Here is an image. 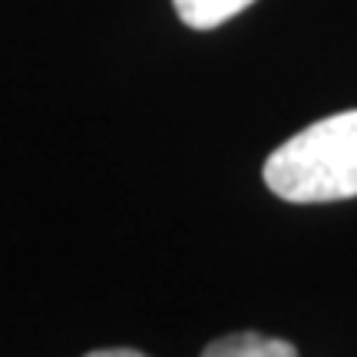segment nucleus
Listing matches in <instances>:
<instances>
[{"mask_svg":"<svg viewBox=\"0 0 357 357\" xmlns=\"http://www.w3.org/2000/svg\"><path fill=\"white\" fill-rule=\"evenodd\" d=\"M86 357H146V354L129 351V347H106V351H89Z\"/></svg>","mask_w":357,"mask_h":357,"instance_id":"obj_4","label":"nucleus"},{"mask_svg":"<svg viewBox=\"0 0 357 357\" xmlns=\"http://www.w3.org/2000/svg\"><path fill=\"white\" fill-rule=\"evenodd\" d=\"M255 0H172L178 20L192 30H212L222 26L225 20L238 17L245 7H252Z\"/></svg>","mask_w":357,"mask_h":357,"instance_id":"obj_3","label":"nucleus"},{"mask_svg":"<svg viewBox=\"0 0 357 357\" xmlns=\"http://www.w3.org/2000/svg\"><path fill=\"white\" fill-rule=\"evenodd\" d=\"M202 357H298L294 344L281 337H265L258 331H242L218 337L202 351Z\"/></svg>","mask_w":357,"mask_h":357,"instance_id":"obj_2","label":"nucleus"},{"mask_svg":"<svg viewBox=\"0 0 357 357\" xmlns=\"http://www.w3.org/2000/svg\"><path fill=\"white\" fill-rule=\"evenodd\" d=\"M265 185L294 205L357 195V109L318 119L281 142L265 162Z\"/></svg>","mask_w":357,"mask_h":357,"instance_id":"obj_1","label":"nucleus"}]
</instances>
